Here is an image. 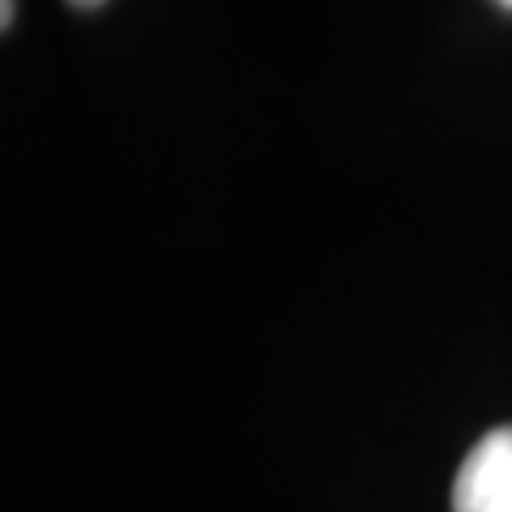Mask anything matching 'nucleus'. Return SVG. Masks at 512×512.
<instances>
[{
  "label": "nucleus",
  "instance_id": "obj_1",
  "mask_svg": "<svg viewBox=\"0 0 512 512\" xmlns=\"http://www.w3.org/2000/svg\"><path fill=\"white\" fill-rule=\"evenodd\" d=\"M453 512H512V427L478 440L453 478Z\"/></svg>",
  "mask_w": 512,
  "mask_h": 512
},
{
  "label": "nucleus",
  "instance_id": "obj_2",
  "mask_svg": "<svg viewBox=\"0 0 512 512\" xmlns=\"http://www.w3.org/2000/svg\"><path fill=\"white\" fill-rule=\"evenodd\" d=\"M0 22L13 26V0H0Z\"/></svg>",
  "mask_w": 512,
  "mask_h": 512
},
{
  "label": "nucleus",
  "instance_id": "obj_3",
  "mask_svg": "<svg viewBox=\"0 0 512 512\" xmlns=\"http://www.w3.org/2000/svg\"><path fill=\"white\" fill-rule=\"evenodd\" d=\"M69 5H77V9H94V5H103V0H69Z\"/></svg>",
  "mask_w": 512,
  "mask_h": 512
},
{
  "label": "nucleus",
  "instance_id": "obj_4",
  "mask_svg": "<svg viewBox=\"0 0 512 512\" xmlns=\"http://www.w3.org/2000/svg\"><path fill=\"white\" fill-rule=\"evenodd\" d=\"M500 5H508V9H512V0H500Z\"/></svg>",
  "mask_w": 512,
  "mask_h": 512
}]
</instances>
